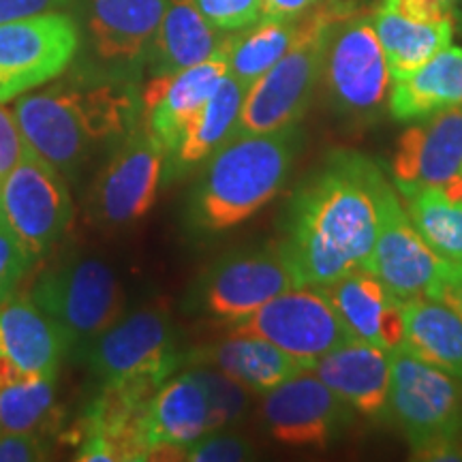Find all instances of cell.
<instances>
[{
    "label": "cell",
    "mask_w": 462,
    "mask_h": 462,
    "mask_svg": "<svg viewBox=\"0 0 462 462\" xmlns=\"http://www.w3.org/2000/svg\"><path fill=\"white\" fill-rule=\"evenodd\" d=\"M263 396L265 429L285 446L326 449L354 421V407L309 368Z\"/></svg>",
    "instance_id": "9a60e30c"
},
{
    "label": "cell",
    "mask_w": 462,
    "mask_h": 462,
    "mask_svg": "<svg viewBox=\"0 0 462 462\" xmlns=\"http://www.w3.org/2000/svg\"><path fill=\"white\" fill-rule=\"evenodd\" d=\"M402 345L418 360L462 379V317L435 298L402 302Z\"/></svg>",
    "instance_id": "4316f807"
},
{
    "label": "cell",
    "mask_w": 462,
    "mask_h": 462,
    "mask_svg": "<svg viewBox=\"0 0 462 462\" xmlns=\"http://www.w3.org/2000/svg\"><path fill=\"white\" fill-rule=\"evenodd\" d=\"M381 7L409 20L424 22V24H443L454 22V7L443 0H383Z\"/></svg>",
    "instance_id": "8d00e7d4"
},
{
    "label": "cell",
    "mask_w": 462,
    "mask_h": 462,
    "mask_svg": "<svg viewBox=\"0 0 462 462\" xmlns=\"http://www.w3.org/2000/svg\"><path fill=\"white\" fill-rule=\"evenodd\" d=\"M255 456L251 443L245 437L231 432H206L198 441L180 449V460L189 462H238L251 460Z\"/></svg>",
    "instance_id": "d6a6232c"
},
{
    "label": "cell",
    "mask_w": 462,
    "mask_h": 462,
    "mask_svg": "<svg viewBox=\"0 0 462 462\" xmlns=\"http://www.w3.org/2000/svg\"><path fill=\"white\" fill-rule=\"evenodd\" d=\"M229 34H221L206 20L198 0H167V9L148 60L152 75H171L208 60L223 50Z\"/></svg>",
    "instance_id": "d4e9b609"
},
{
    "label": "cell",
    "mask_w": 462,
    "mask_h": 462,
    "mask_svg": "<svg viewBox=\"0 0 462 462\" xmlns=\"http://www.w3.org/2000/svg\"><path fill=\"white\" fill-rule=\"evenodd\" d=\"M165 170V150L143 125L107 150L86 193V215L99 229L131 227L157 201Z\"/></svg>",
    "instance_id": "9c48e42d"
},
{
    "label": "cell",
    "mask_w": 462,
    "mask_h": 462,
    "mask_svg": "<svg viewBox=\"0 0 462 462\" xmlns=\"http://www.w3.org/2000/svg\"><path fill=\"white\" fill-rule=\"evenodd\" d=\"M142 432L148 460H159L161 454L180 460L184 446L210 432V396L198 368L173 373L159 385L143 411Z\"/></svg>",
    "instance_id": "e0dca14e"
},
{
    "label": "cell",
    "mask_w": 462,
    "mask_h": 462,
    "mask_svg": "<svg viewBox=\"0 0 462 462\" xmlns=\"http://www.w3.org/2000/svg\"><path fill=\"white\" fill-rule=\"evenodd\" d=\"M34 262L20 245V240L11 234V229L0 218V302L15 293L20 282L31 270Z\"/></svg>",
    "instance_id": "e575fe53"
},
{
    "label": "cell",
    "mask_w": 462,
    "mask_h": 462,
    "mask_svg": "<svg viewBox=\"0 0 462 462\" xmlns=\"http://www.w3.org/2000/svg\"><path fill=\"white\" fill-rule=\"evenodd\" d=\"M326 88L338 114L357 123L374 120L390 95V69L373 17H345L332 28L326 50Z\"/></svg>",
    "instance_id": "8fae6325"
},
{
    "label": "cell",
    "mask_w": 462,
    "mask_h": 462,
    "mask_svg": "<svg viewBox=\"0 0 462 462\" xmlns=\"http://www.w3.org/2000/svg\"><path fill=\"white\" fill-rule=\"evenodd\" d=\"M460 173H462V167H460Z\"/></svg>",
    "instance_id": "7bdbcfd3"
},
{
    "label": "cell",
    "mask_w": 462,
    "mask_h": 462,
    "mask_svg": "<svg viewBox=\"0 0 462 462\" xmlns=\"http://www.w3.org/2000/svg\"><path fill=\"white\" fill-rule=\"evenodd\" d=\"M24 137L17 126L14 109L5 107L0 103V182L7 178V173L17 165L24 150Z\"/></svg>",
    "instance_id": "74e56055"
},
{
    "label": "cell",
    "mask_w": 462,
    "mask_h": 462,
    "mask_svg": "<svg viewBox=\"0 0 462 462\" xmlns=\"http://www.w3.org/2000/svg\"><path fill=\"white\" fill-rule=\"evenodd\" d=\"M58 426L56 377H26L0 388V432L54 437Z\"/></svg>",
    "instance_id": "4dcf8cb0"
},
{
    "label": "cell",
    "mask_w": 462,
    "mask_h": 462,
    "mask_svg": "<svg viewBox=\"0 0 462 462\" xmlns=\"http://www.w3.org/2000/svg\"><path fill=\"white\" fill-rule=\"evenodd\" d=\"M443 3H448V5H452V7H454V5H456V0H443Z\"/></svg>",
    "instance_id": "b9f144b4"
},
{
    "label": "cell",
    "mask_w": 462,
    "mask_h": 462,
    "mask_svg": "<svg viewBox=\"0 0 462 462\" xmlns=\"http://www.w3.org/2000/svg\"><path fill=\"white\" fill-rule=\"evenodd\" d=\"M206 20L221 32H238L262 20V0H198Z\"/></svg>",
    "instance_id": "836d02e7"
},
{
    "label": "cell",
    "mask_w": 462,
    "mask_h": 462,
    "mask_svg": "<svg viewBox=\"0 0 462 462\" xmlns=\"http://www.w3.org/2000/svg\"><path fill=\"white\" fill-rule=\"evenodd\" d=\"M167 0H88L90 45L103 67L126 71L148 56Z\"/></svg>",
    "instance_id": "ac0fdd59"
},
{
    "label": "cell",
    "mask_w": 462,
    "mask_h": 462,
    "mask_svg": "<svg viewBox=\"0 0 462 462\" xmlns=\"http://www.w3.org/2000/svg\"><path fill=\"white\" fill-rule=\"evenodd\" d=\"M22 137L69 182L112 148L142 118V101L120 79L86 78L17 97Z\"/></svg>",
    "instance_id": "7a4b0ae2"
},
{
    "label": "cell",
    "mask_w": 462,
    "mask_h": 462,
    "mask_svg": "<svg viewBox=\"0 0 462 462\" xmlns=\"http://www.w3.org/2000/svg\"><path fill=\"white\" fill-rule=\"evenodd\" d=\"M323 383L366 418L381 420L390 411V356L381 346L346 343L328 351L309 368Z\"/></svg>",
    "instance_id": "44dd1931"
},
{
    "label": "cell",
    "mask_w": 462,
    "mask_h": 462,
    "mask_svg": "<svg viewBox=\"0 0 462 462\" xmlns=\"http://www.w3.org/2000/svg\"><path fill=\"white\" fill-rule=\"evenodd\" d=\"M462 106V48L448 45L418 71L396 79L390 92V114L401 123L426 120Z\"/></svg>",
    "instance_id": "484cf974"
},
{
    "label": "cell",
    "mask_w": 462,
    "mask_h": 462,
    "mask_svg": "<svg viewBox=\"0 0 462 462\" xmlns=\"http://www.w3.org/2000/svg\"><path fill=\"white\" fill-rule=\"evenodd\" d=\"M79 354L101 383L150 381L161 385L187 362V354L178 349L173 319L161 306L123 315Z\"/></svg>",
    "instance_id": "ba28073f"
},
{
    "label": "cell",
    "mask_w": 462,
    "mask_h": 462,
    "mask_svg": "<svg viewBox=\"0 0 462 462\" xmlns=\"http://www.w3.org/2000/svg\"><path fill=\"white\" fill-rule=\"evenodd\" d=\"M323 0H262V17L273 20H298L310 9L319 7Z\"/></svg>",
    "instance_id": "ab89813d"
},
{
    "label": "cell",
    "mask_w": 462,
    "mask_h": 462,
    "mask_svg": "<svg viewBox=\"0 0 462 462\" xmlns=\"http://www.w3.org/2000/svg\"><path fill=\"white\" fill-rule=\"evenodd\" d=\"M407 215L421 240L448 265L462 263V204L448 199L441 187L418 182H396Z\"/></svg>",
    "instance_id": "f1b7e54d"
},
{
    "label": "cell",
    "mask_w": 462,
    "mask_h": 462,
    "mask_svg": "<svg viewBox=\"0 0 462 462\" xmlns=\"http://www.w3.org/2000/svg\"><path fill=\"white\" fill-rule=\"evenodd\" d=\"M229 37L212 58L178 73L152 75L142 90V125L163 146L165 157L229 73Z\"/></svg>",
    "instance_id": "2e32d148"
},
{
    "label": "cell",
    "mask_w": 462,
    "mask_h": 462,
    "mask_svg": "<svg viewBox=\"0 0 462 462\" xmlns=\"http://www.w3.org/2000/svg\"><path fill=\"white\" fill-rule=\"evenodd\" d=\"M349 15L351 9L345 5L328 3L300 17L296 43L246 90L236 135L298 126L323 75L332 28Z\"/></svg>",
    "instance_id": "277c9868"
},
{
    "label": "cell",
    "mask_w": 462,
    "mask_h": 462,
    "mask_svg": "<svg viewBox=\"0 0 462 462\" xmlns=\"http://www.w3.org/2000/svg\"><path fill=\"white\" fill-rule=\"evenodd\" d=\"M285 242L234 251L217 259L193 289L190 302L210 319L234 326L281 293L300 289Z\"/></svg>",
    "instance_id": "52a82bcc"
},
{
    "label": "cell",
    "mask_w": 462,
    "mask_h": 462,
    "mask_svg": "<svg viewBox=\"0 0 462 462\" xmlns=\"http://www.w3.org/2000/svg\"><path fill=\"white\" fill-rule=\"evenodd\" d=\"M300 32L298 20H273L262 17L253 26L229 37V73L251 88L262 75L273 69L289 48L296 43Z\"/></svg>",
    "instance_id": "f546056e"
},
{
    "label": "cell",
    "mask_w": 462,
    "mask_h": 462,
    "mask_svg": "<svg viewBox=\"0 0 462 462\" xmlns=\"http://www.w3.org/2000/svg\"><path fill=\"white\" fill-rule=\"evenodd\" d=\"M462 167V106L446 109L401 135L396 146V182L439 184L448 182Z\"/></svg>",
    "instance_id": "7402d4cb"
},
{
    "label": "cell",
    "mask_w": 462,
    "mask_h": 462,
    "mask_svg": "<svg viewBox=\"0 0 462 462\" xmlns=\"http://www.w3.org/2000/svg\"><path fill=\"white\" fill-rule=\"evenodd\" d=\"M356 340L392 351L402 345V302L371 270H354L319 287Z\"/></svg>",
    "instance_id": "ffe728a7"
},
{
    "label": "cell",
    "mask_w": 462,
    "mask_h": 462,
    "mask_svg": "<svg viewBox=\"0 0 462 462\" xmlns=\"http://www.w3.org/2000/svg\"><path fill=\"white\" fill-rule=\"evenodd\" d=\"M390 356V411L413 458L462 460L456 435L462 429V388L452 374L415 357L404 345Z\"/></svg>",
    "instance_id": "5b68a950"
},
{
    "label": "cell",
    "mask_w": 462,
    "mask_h": 462,
    "mask_svg": "<svg viewBox=\"0 0 462 462\" xmlns=\"http://www.w3.org/2000/svg\"><path fill=\"white\" fill-rule=\"evenodd\" d=\"M298 150V126L231 137L206 161L190 190L184 210L187 229L208 238L257 215L285 189Z\"/></svg>",
    "instance_id": "3957f363"
},
{
    "label": "cell",
    "mask_w": 462,
    "mask_h": 462,
    "mask_svg": "<svg viewBox=\"0 0 462 462\" xmlns=\"http://www.w3.org/2000/svg\"><path fill=\"white\" fill-rule=\"evenodd\" d=\"M79 28L67 14H50L0 24V103L48 84L71 65Z\"/></svg>",
    "instance_id": "4fadbf2b"
},
{
    "label": "cell",
    "mask_w": 462,
    "mask_h": 462,
    "mask_svg": "<svg viewBox=\"0 0 462 462\" xmlns=\"http://www.w3.org/2000/svg\"><path fill=\"white\" fill-rule=\"evenodd\" d=\"M373 26L388 60L392 79H404L418 71L437 51L448 48L454 37V22L424 24L385 7H379L373 15Z\"/></svg>",
    "instance_id": "83f0119b"
},
{
    "label": "cell",
    "mask_w": 462,
    "mask_h": 462,
    "mask_svg": "<svg viewBox=\"0 0 462 462\" xmlns=\"http://www.w3.org/2000/svg\"><path fill=\"white\" fill-rule=\"evenodd\" d=\"M193 364L215 366L255 394H268L282 381L306 371L302 362L285 354L270 340L238 334H229L221 343L189 351L184 366Z\"/></svg>",
    "instance_id": "603a6c76"
},
{
    "label": "cell",
    "mask_w": 462,
    "mask_h": 462,
    "mask_svg": "<svg viewBox=\"0 0 462 462\" xmlns=\"http://www.w3.org/2000/svg\"><path fill=\"white\" fill-rule=\"evenodd\" d=\"M0 215L32 262L48 255L71 227L73 201L67 180L28 143L0 182Z\"/></svg>",
    "instance_id": "30bf717a"
},
{
    "label": "cell",
    "mask_w": 462,
    "mask_h": 462,
    "mask_svg": "<svg viewBox=\"0 0 462 462\" xmlns=\"http://www.w3.org/2000/svg\"><path fill=\"white\" fill-rule=\"evenodd\" d=\"M246 90L248 86L234 75H225L201 112L189 123L173 152L165 157L163 182L180 180L236 135Z\"/></svg>",
    "instance_id": "cb8c5ba5"
},
{
    "label": "cell",
    "mask_w": 462,
    "mask_h": 462,
    "mask_svg": "<svg viewBox=\"0 0 462 462\" xmlns=\"http://www.w3.org/2000/svg\"><path fill=\"white\" fill-rule=\"evenodd\" d=\"M204 379L208 396H210V432L223 430L225 426L238 421L248 409V390L238 381L217 371L215 366L193 364Z\"/></svg>",
    "instance_id": "1f68e13d"
},
{
    "label": "cell",
    "mask_w": 462,
    "mask_h": 462,
    "mask_svg": "<svg viewBox=\"0 0 462 462\" xmlns=\"http://www.w3.org/2000/svg\"><path fill=\"white\" fill-rule=\"evenodd\" d=\"M229 334L270 340L306 368L328 351L356 340L319 287L281 293L246 319L229 326Z\"/></svg>",
    "instance_id": "7c38bea8"
},
{
    "label": "cell",
    "mask_w": 462,
    "mask_h": 462,
    "mask_svg": "<svg viewBox=\"0 0 462 462\" xmlns=\"http://www.w3.org/2000/svg\"><path fill=\"white\" fill-rule=\"evenodd\" d=\"M377 240L371 273L401 302L413 298H435L448 263L430 251L396 198L392 184L377 178Z\"/></svg>",
    "instance_id": "5bb4252c"
},
{
    "label": "cell",
    "mask_w": 462,
    "mask_h": 462,
    "mask_svg": "<svg viewBox=\"0 0 462 462\" xmlns=\"http://www.w3.org/2000/svg\"><path fill=\"white\" fill-rule=\"evenodd\" d=\"M435 300H441L452 306L462 317V263L460 265H448L446 274H443L441 285L437 289Z\"/></svg>",
    "instance_id": "60d3db41"
},
{
    "label": "cell",
    "mask_w": 462,
    "mask_h": 462,
    "mask_svg": "<svg viewBox=\"0 0 462 462\" xmlns=\"http://www.w3.org/2000/svg\"><path fill=\"white\" fill-rule=\"evenodd\" d=\"M69 351L65 332L31 298L11 293L0 302V360L22 377H56Z\"/></svg>",
    "instance_id": "d6986e66"
},
{
    "label": "cell",
    "mask_w": 462,
    "mask_h": 462,
    "mask_svg": "<svg viewBox=\"0 0 462 462\" xmlns=\"http://www.w3.org/2000/svg\"><path fill=\"white\" fill-rule=\"evenodd\" d=\"M51 439L34 432H0V462H39L51 456Z\"/></svg>",
    "instance_id": "d590c367"
},
{
    "label": "cell",
    "mask_w": 462,
    "mask_h": 462,
    "mask_svg": "<svg viewBox=\"0 0 462 462\" xmlns=\"http://www.w3.org/2000/svg\"><path fill=\"white\" fill-rule=\"evenodd\" d=\"M381 170L357 152H334L287 206L285 242L304 287H326L371 270Z\"/></svg>",
    "instance_id": "6da1fadb"
},
{
    "label": "cell",
    "mask_w": 462,
    "mask_h": 462,
    "mask_svg": "<svg viewBox=\"0 0 462 462\" xmlns=\"http://www.w3.org/2000/svg\"><path fill=\"white\" fill-rule=\"evenodd\" d=\"M28 298L58 323L71 351H79L114 326L126 306L123 282L112 265L79 253L34 276Z\"/></svg>",
    "instance_id": "8992f818"
},
{
    "label": "cell",
    "mask_w": 462,
    "mask_h": 462,
    "mask_svg": "<svg viewBox=\"0 0 462 462\" xmlns=\"http://www.w3.org/2000/svg\"><path fill=\"white\" fill-rule=\"evenodd\" d=\"M71 5V0H0V24L11 20H24V17L50 14L54 9H62Z\"/></svg>",
    "instance_id": "f35d334b"
},
{
    "label": "cell",
    "mask_w": 462,
    "mask_h": 462,
    "mask_svg": "<svg viewBox=\"0 0 462 462\" xmlns=\"http://www.w3.org/2000/svg\"><path fill=\"white\" fill-rule=\"evenodd\" d=\"M0 218H3V215H0Z\"/></svg>",
    "instance_id": "ee69618b"
}]
</instances>
